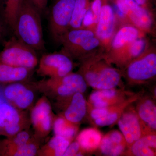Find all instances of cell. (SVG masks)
I'll return each instance as SVG.
<instances>
[{"mask_svg":"<svg viewBox=\"0 0 156 156\" xmlns=\"http://www.w3.org/2000/svg\"><path fill=\"white\" fill-rule=\"evenodd\" d=\"M77 72L94 90L125 88L122 71L110 62L105 53L81 62Z\"/></svg>","mask_w":156,"mask_h":156,"instance_id":"cell-1","label":"cell"},{"mask_svg":"<svg viewBox=\"0 0 156 156\" xmlns=\"http://www.w3.org/2000/svg\"><path fill=\"white\" fill-rule=\"evenodd\" d=\"M61 52L79 62L89 57L105 53L106 49L95 32L85 28L73 29L62 38Z\"/></svg>","mask_w":156,"mask_h":156,"instance_id":"cell-2","label":"cell"},{"mask_svg":"<svg viewBox=\"0 0 156 156\" xmlns=\"http://www.w3.org/2000/svg\"><path fill=\"white\" fill-rule=\"evenodd\" d=\"M41 14L30 0H23L13 30L17 38L36 51L45 49Z\"/></svg>","mask_w":156,"mask_h":156,"instance_id":"cell-3","label":"cell"},{"mask_svg":"<svg viewBox=\"0 0 156 156\" xmlns=\"http://www.w3.org/2000/svg\"><path fill=\"white\" fill-rule=\"evenodd\" d=\"M130 87L149 86L156 81V41L149 42L145 51L121 70Z\"/></svg>","mask_w":156,"mask_h":156,"instance_id":"cell-4","label":"cell"},{"mask_svg":"<svg viewBox=\"0 0 156 156\" xmlns=\"http://www.w3.org/2000/svg\"><path fill=\"white\" fill-rule=\"evenodd\" d=\"M35 89L49 98L56 101L68 98L76 92L84 93L88 85L78 72H72L56 78H49L34 83Z\"/></svg>","mask_w":156,"mask_h":156,"instance_id":"cell-5","label":"cell"},{"mask_svg":"<svg viewBox=\"0 0 156 156\" xmlns=\"http://www.w3.org/2000/svg\"><path fill=\"white\" fill-rule=\"evenodd\" d=\"M0 62L33 70L37 66L39 60L36 50L16 37L6 43L0 53Z\"/></svg>","mask_w":156,"mask_h":156,"instance_id":"cell-6","label":"cell"},{"mask_svg":"<svg viewBox=\"0 0 156 156\" xmlns=\"http://www.w3.org/2000/svg\"><path fill=\"white\" fill-rule=\"evenodd\" d=\"M76 0H55L50 12L49 28L53 40L60 44L69 30Z\"/></svg>","mask_w":156,"mask_h":156,"instance_id":"cell-7","label":"cell"},{"mask_svg":"<svg viewBox=\"0 0 156 156\" xmlns=\"http://www.w3.org/2000/svg\"><path fill=\"white\" fill-rule=\"evenodd\" d=\"M114 1L118 10L128 18L131 24L143 32L154 33L156 29V23L147 9L139 5L134 0Z\"/></svg>","mask_w":156,"mask_h":156,"instance_id":"cell-8","label":"cell"},{"mask_svg":"<svg viewBox=\"0 0 156 156\" xmlns=\"http://www.w3.org/2000/svg\"><path fill=\"white\" fill-rule=\"evenodd\" d=\"M73 68L72 59L60 52L43 55L39 61L37 71L41 76L59 77L73 72Z\"/></svg>","mask_w":156,"mask_h":156,"instance_id":"cell-9","label":"cell"},{"mask_svg":"<svg viewBox=\"0 0 156 156\" xmlns=\"http://www.w3.org/2000/svg\"><path fill=\"white\" fill-rule=\"evenodd\" d=\"M52 106L48 97L42 96L32 108L30 121L35 131L34 136L41 139L48 136L53 128Z\"/></svg>","mask_w":156,"mask_h":156,"instance_id":"cell-10","label":"cell"},{"mask_svg":"<svg viewBox=\"0 0 156 156\" xmlns=\"http://www.w3.org/2000/svg\"><path fill=\"white\" fill-rule=\"evenodd\" d=\"M29 120L22 111L9 103L0 104V134L14 136L27 129Z\"/></svg>","mask_w":156,"mask_h":156,"instance_id":"cell-11","label":"cell"},{"mask_svg":"<svg viewBox=\"0 0 156 156\" xmlns=\"http://www.w3.org/2000/svg\"><path fill=\"white\" fill-rule=\"evenodd\" d=\"M134 104L126 109L117 123L126 139L127 149L146 133L136 112Z\"/></svg>","mask_w":156,"mask_h":156,"instance_id":"cell-12","label":"cell"},{"mask_svg":"<svg viewBox=\"0 0 156 156\" xmlns=\"http://www.w3.org/2000/svg\"><path fill=\"white\" fill-rule=\"evenodd\" d=\"M56 103L60 111L58 115L73 124L80 125L87 116V101L83 93L76 92L68 98L56 101Z\"/></svg>","mask_w":156,"mask_h":156,"instance_id":"cell-13","label":"cell"},{"mask_svg":"<svg viewBox=\"0 0 156 156\" xmlns=\"http://www.w3.org/2000/svg\"><path fill=\"white\" fill-rule=\"evenodd\" d=\"M3 95L10 104L21 111L30 108L34 101V91L24 82L8 84L4 89Z\"/></svg>","mask_w":156,"mask_h":156,"instance_id":"cell-14","label":"cell"},{"mask_svg":"<svg viewBox=\"0 0 156 156\" xmlns=\"http://www.w3.org/2000/svg\"><path fill=\"white\" fill-rule=\"evenodd\" d=\"M134 93L125 88L95 90L89 95L87 105L95 108H105L122 102Z\"/></svg>","mask_w":156,"mask_h":156,"instance_id":"cell-15","label":"cell"},{"mask_svg":"<svg viewBox=\"0 0 156 156\" xmlns=\"http://www.w3.org/2000/svg\"><path fill=\"white\" fill-rule=\"evenodd\" d=\"M115 15L113 9L106 0H102L100 17L95 32L104 45L106 51L115 34Z\"/></svg>","mask_w":156,"mask_h":156,"instance_id":"cell-16","label":"cell"},{"mask_svg":"<svg viewBox=\"0 0 156 156\" xmlns=\"http://www.w3.org/2000/svg\"><path fill=\"white\" fill-rule=\"evenodd\" d=\"M144 90L134 92L122 102L105 108H99V119L93 122L96 126L105 127L114 125L122 114L123 112L129 105L135 103L144 93Z\"/></svg>","mask_w":156,"mask_h":156,"instance_id":"cell-17","label":"cell"},{"mask_svg":"<svg viewBox=\"0 0 156 156\" xmlns=\"http://www.w3.org/2000/svg\"><path fill=\"white\" fill-rule=\"evenodd\" d=\"M146 132L156 133V100L150 93L143 94L134 103Z\"/></svg>","mask_w":156,"mask_h":156,"instance_id":"cell-18","label":"cell"},{"mask_svg":"<svg viewBox=\"0 0 156 156\" xmlns=\"http://www.w3.org/2000/svg\"><path fill=\"white\" fill-rule=\"evenodd\" d=\"M143 32L132 24L122 26L115 33L105 55L109 58L122 51L132 42L141 37Z\"/></svg>","mask_w":156,"mask_h":156,"instance_id":"cell-19","label":"cell"},{"mask_svg":"<svg viewBox=\"0 0 156 156\" xmlns=\"http://www.w3.org/2000/svg\"><path fill=\"white\" fill-rule=\"evenodd\" d=\"M127 149L126 139L121 131L113 130L102 136L96 152L100 155L124 156Z\"/></svg>","mask_w":156,"mask_h":156,"instance_id":"cell-20","label":"cell"},{"mask_svg":"<svg viewBox=\"0 0 156 156\" xmlns=\"http://www.w3.org/2000/svg\"><path fill=\"white\" fill-rule=\"evenodd\" d=\"M124 156H156V133L146 132L127 149Z\"/></svg>","mask_w":156,"mask_h":156,"instance_id":"cell-21","label":"cell"},{"mask_svg":"<svg viewBox=\"0 0 156 156\" xmlns=\"http://www.w3.org/2000/svg\"><path fill=\"white\" fill-rule=\"evenodd\" d=\"M102 134L96 128L82 130L76 137L84 154L96 152L101 142Z\"/></svg>","mask_w":156,"mask_h":156,"instance_id":"cell-22","label":"cell"},{"mask_svg":"<svg viewBox=\"0 0 156 156\" xmlns=\"http://www.w3.org/2000/svg\"><path fill=\"white\" fill-rule=\"evenodd\" d=\"M32 70L0 62V83L11 84L25 82Z\"/></svg>","mask_w":156,"mask_h":156,"instance_id":"cell-23","label":"cell"},{"mask_svg":"<svg viewBox=\"0 0 156 156\" xmlns=\"http://www.w3.org/2000/svg\"><path fill=\"white\" fill-rule=\"evenodd\" d=\"M72 141L62 136L54 135L48 143L40 148L37 155L63 156L68 147Z\"/></svg>","mask_w":156,"mask_h":156,"instance_id":"cell-24","label":"cell"},{"mask_svg":"<svg viewBox=\"0 0 156 156\" xmlns=\"http://www.w3.org/2000/svg\"><path fill=\"white\" fill-rule=\"evenodd\" d=\"M79 126L80 125L71 122L62 116L58 115L54 117L52 130L54 135L73 141L77 135Z\"/></svg>","mask_w":156,"mask_h":156,"instance_id":"cell-25","label":"cell"},{"mask_svg":"<svg viewBox=\"0 0 156 156\" xmlns=\"http://www.w3.org/2000/svg\"><path fill=\"white\" fill-rule=\"evenodd\" d=\"M92 1V0H76L69 29L83 28L84 17L90 9Z\"/></svg>","mask_w":156,"mask_h":156,"instance_id":"cell-26","label":"cell"},{"mask_svg":"<svg viewBox=\"0 0 156 156\" xmlns=\"http://www.w3.org/2000/svg\"><path fill=\"white\" fill-rule=\"evenodd\" d=\"M40 140L36 136H32L25 144L10 151L5 156H36L40 148Z\"/></svg>","mask_w":156,"mask_h":156,"instance_id":"cell-27","label":"cell"},{"mask_svg":"<svg viewBox=\"0 0 156 156\" xmlns=\"http://www.w3.org/2000/svg\"><path fill=\"white\" fill-rule=\"evenodd\" d=\"M23 2V0H6L5 20L13 30Z\"/></svg>","mask_w":156,"mask_h":156,"instance_id":"cell-28","label":"cell"},{"mask_svg":"<svg viewBox=\"0 0 156 156\" xmlns=\"http://www.w3.org/2000/svg\"><path fill=\"white\" fill-rule=\"evenodd\" d=\"M84 154L79 143L75 140L70 144L63 156H83Z\"/></svg>","mask_w":156,"mask_h":156,"instance_id":"cell-29","label":"cell"},{"mask_svg":"<svg viewBox=\"0 0 156 156\" xmlns=\"http://www.w3.org/2000/svg\"><path fill=\"white\" fill-rule=\"evenodd\" d=\"M41 14L46 9L48 0H30Z\"/></svg>","mask_w":156,"mask_h":156,"instance_id":"cell-30","label":"cell"},{"mask_svg":"<svg viewBox=\"0 0 156 156\" xmlns=\"http://www.w3.org/2000/svg\"><path fill=\"white\" fill-rule=\"evenodd\" d=\"M136 4L149 11L152 0H134Z\"/></svg>","mask_w":156,"mask_h":156,"instance_id":"cell-31","label":"cell"},{"mask_svg":"<svg viewBox=\"0 0 156 156\" xmlns=\"http://www.w3.org/2000/svg\"><path fill=\"white\" fill-rule=\"evenodd\" d=\"M149 11L156 23V0H152Z\"/></svg>","mask_w":156,"mask_h":156,"instance_id":"cell-32","label":"cell"},{"mask_svg":"<svg viewBox=\"0 0 156 156\" xmlns=\"http://www.w3.org/2000/svg\"><path fill=\"white\" fill-rule=\"evenodd\" d=\"M148 86L149 88V93L156 100V81Z\"/></svg>","mask_w":156,"mask_h":156,"instance_id":"cell-33","label":"cell"},{"mask_svg":"<svg viewBox=\"0 0 156 156\" xmlns=\"http://www.w3.org/2000/svg\"><path fill=\"white\" fill-rule=\"evenodd\" d=\"M2 28L1 26V23H0V39H1V37H2Z\"/></svg>","mask_w":156,"mask_h":156,"instance_id":"cell-34","label":"cell"}]
</instances>
